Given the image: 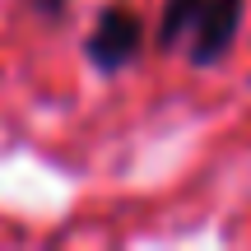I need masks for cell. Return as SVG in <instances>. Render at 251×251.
<instances>
[{
    "mask_svg": "<svg viewBox=\"0 0 251 251\" xmlns=\"http://www.w3.org/2000/svg\"><path fill=\"white\" fill-rule=\"evenodd\" d=\"M24 9L37 14V19H47V24H61L65 9H70V0H24Z\"/></svg>",
    "mask_w": 251,
    "mask_h": 251,
    "instance_id": "cell-3",
    "label": "cell"
},
{
    "mask_svg": "<svg viewBox=\"0 0 251 251\" xmlns=\"http://www.w3.org/2000/svg\"><path fill=\"white\" fill-rule=\"evenodd\" d=\"M251 0H163L153 24V51L181 56L196 70H214L233 56Z\"/></svg>",
    "mask_w": 251,
    "mask_h": 251,
    "instance_id": "cell-1",
    "label": "cell"
},
{
    "mask_svg": "<svg viewBox=\"0 0 251 251\" xmlns=\"http://www.w3.org/2000/svg\"><path fill=\"white\" fill-rule=\"evenodd\" d=\"M149 47H153V24L140 14V5L135 0H107V5H98L89 33H84V61L102 79H112V75L130 70Z\"/></svg>",
    "mask_w": 251,
    "mask_h": 251,
    "instance_id": "cell-2",
    "label": "cell"
}]
</instances>
